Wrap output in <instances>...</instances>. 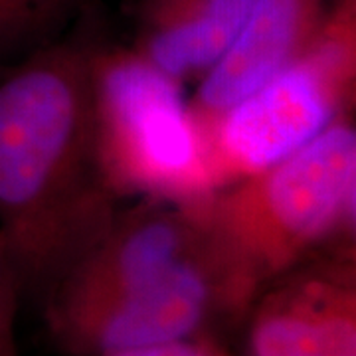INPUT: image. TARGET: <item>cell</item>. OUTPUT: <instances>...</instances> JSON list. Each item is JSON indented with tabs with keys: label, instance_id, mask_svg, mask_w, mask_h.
Masks as SVG:
<instances>
[{
	"label": "cell",
	"instance_id": "obj_1",
	"mask_svg": "<svg viewBox=\"0 0 356 356\" xmlns=\"http://www.w3.org/2000/svg\"><path fill=\"white\" fill-rule=\"evenodd\" d=\"M259 291L222 240L210 196L119 208L38 309L56 353L103 356L242 329Z\"/></svg>",
	"mask_w": 356,
	"mask_h": 356
},
{
	"label": "cell",
	"instance_id": "obj_2",
	"mask_svg": "<svg viewBox=\"0 0 356 356\" xmlns=\"http://www.w3.org/2000/svg\"><path fill=\"white\" fill-rule=\"evenodd\" d=\"M89 46L0 65V242L38 307L119 212L95 139Z\"/></svg>",
	"mask_w": 356,
	"mask_h": 356
},
{
	"label": "cell",
	"instance_id": "obj_3",
	"mask_svg": "<svg viewBox=\"0 0 356 356\" xmlns=\"http://www.w3.org/2000/svg\"><path fill=\"white\" fill-rule=\"evenodd\" d=\"M210 212L257 287L325 250L355 243L356 129L341 115L313 140L210 196Z\"/></svg>",
	"mask_w": 356,
	"mask_h": 356
},
{
	"label": "cell",
	"instance_id": "obj_4",
	"mask_svg": "<svg viewBox=\"0 0 356 356\" xmlns=\"http://www.w3.org/2000/svg\"><path fill=\"white\" fill-rule=\"evenodd\" d=\"M356 89V0H339L307 46L200 131L212 191L295 153L341 115Z\"/></svg>",
	"mask_w": 356,
	"mask_h": 356
},
{
	"label": "cell",
	"instance_id": "obj_5",
	"mask_svg": "<svg viewBox=\"0 0 356 356\" xmlns=\"http://www.w3.org/2000/svg\"><path fill=\"white\" fill-rule=\"evenodd\" d=\"M89 77L97 149L119 198L188 202L214 194L180 81L121 48H91Z\"/></svg>",
	"mask_w": 356,
	"mask_h": 356
},
{
	"label": "cell",
	"instance_id": "obj_6",
	"mask_svg": "<svg viewBox=\"0 0 356 356\" xmlns=\"http://www.w3.org/2000/svg\"><path fill=\"white\" fill-rule=\"evenodd\" d=\"M242 356H356V243L309 257L255 293Z\"/></svg>",
	"mask_w": 356,
	"mask_h": 356
},
{
	"label": "cell",
	"instance_id": "obj_7",
	"mask_svg": "<svg viewBox=\"0 0 356 356\" xmlns=\"http://www.w3.org/2000/svg\"><path fill=\"white\" fill-rule=\"evenodd\" d=\"M339 0H254L228 51L188 99L198 133L303 50Z\"/></svg>",
	"mask_w": 356,
	"mask_h": 356
},
{
	"label": "cell",
	"instance_id": "obj_8",
	"mask_svg": "<svg viewBox=\"0 0 356 356\" xmlns=\"http://www.w3.org/2000/svg\"><path fill=\"white\" fill-rule=\"evenodd\" d=\"M254 0H143L135 51L177 81L202 77L228 51Z\"/></svg>",
	"mask_w": 356,
	"mask_h": 356
},
{
	"label": "cell",
	"instance_id": "obj_9",
	"mask_svg": "<svg viewBox=\"0 0 356 356\" xmlns=\"http://www.w3.org/2000/svg\"><path fill=\"white\" fill-rule=\"evenodd\" d=\"M79 0H0V65L56 42Z\"/></svg>",
	"mask_w": 356,
	"mask_h": 356
},
{
	"label": "cell",
	"instance_id": "obj_10",
	"mask_svg": "<svg viewBox=\"0 0 356 356\" xmlns=\"http://www.w3.org/2000/svg\"><path fill=\"white\" fill-rule=\"evenodd\" d=\"M22 305V285L0 242V356H24L18 343V315Z\"/></svg>",
	"mask_w": 356,
	"mask_h": 356
},
{
	"label": "cell",
	"instance_id": "obj_11",
	"mask_svg": "<svg viewBox=\"0 0 356 356\" xmlns=\"http://www.w3.org/2000/svg\"><path fill=\"white\" fill-rule=\"evenodd\" d=\"M103 356H240L232 353L224 339L216 337H194V339H182V341H170V343L151 344V346H139L119 350L111 355Z\"/></svg>",
	"mask_w": 356,
	"mask_h": 356
}]
</instances>
